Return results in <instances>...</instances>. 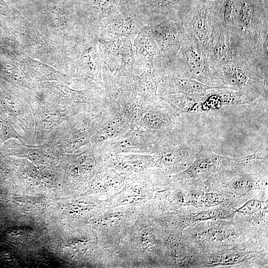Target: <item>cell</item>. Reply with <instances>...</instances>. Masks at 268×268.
I'll return each mask as SVG.
<instances>
[{
	"instance_id": "obj_1",
	"label": "cell",
	"mask_w": 268,
	"mask_h": 268,
	"mask_svg": "<svg viewBox=\"0 0 268 268\" xmlns=\"http://www.w3.org/2000/svg\"><path fill=\"white\" fill-rule=\"evenodd\" d=\"M268 65L258 59L236 54L212 70L224 89L244 92L256 99H268Z\"/></svg>"
},
{
	"instance_id": "obj_2",
	"label": "cell",
	"mask_w": 268,
	"mask_h": 268,
	"mask_svg": "<svg viewBox=\"0 0 268 268\" xmlns=\"http://www.w3.org/2000/svg\"><path fill=\"white\" fill-rule=\"evenodd\" d=\"M166 73L192 79L215 88L223 89L220 82L210 70L205 52L200 49L189 36L174 58L163 63Z\"/></svg>"
},
{
	"instance_id": "obj_3",
	"label": "cell",
	"mask_w": 268,
	"mask_h": 268,
	"mask_svg": "<svg viewBox=\"0 0 268 268\" xmlns=\"http://www.w3.org/2000/svg\"><path fill=\"white\" fill-rule=\"evenodd\" d=\"M16 25L14 37L30 57L51 66L70 63L64 42L46 37L29 21L21 20Z\"/></svg>"
},
{
	"instance_id": "obj_4",
	"label": "cell",
	"mask_w": 268,
	"mask_h": 268,
	"mask_svg": "<svg viewBox=\"0 0 268 268\" xmlns=\"http://www.w3.org/2000/svg\"><path fill=\"white\" fill-rule=\"evenodd\" d=\"M97 31L89 28L75 38L73 46L68 48L70 63L77 73L97 86L102 84V61L96 43Z\"/></svg>"
},
{
	"instance_id": "obj_5",
	"label": "cell",
	"mask_w": 268,
	"mask_h": 268,
	"mask_svg": "<svg viewBox=\"0 0 268 268\" xmlns=\"http://www.w3.org/2000/svg\"><path fill=\"white\" fill-rule=\"evenodd\" d=\"M202 144L200 139L189 135L181 128L157 142L153 153L160 164L186 167L193 162Z\"/></svg>"
},
{
	"instance_id": "obj_6",
	"label": "cell",
	"mask_w": 268,
	"mask_h": 268,
	"mask_svg": "<svg viewBox=\"0 0 268 268\" xmlns=\"http://www.w3.org/2000/svg\"><path fill=\"white\" fill-rule=\"evenodd\" d=\"M96 43L102 61L114 75L134 73L136 66L130 38L97 33Z\"/></svg>"
},
{
	"instance_id": "obj_7",
	"label": "cell",
	"mask_w": 268,
	"mask_h": 268,
	"mask_svg": "<svg viewBox=\"0 0 268 268\" xmlns=\"http://www.w3.org/2000/svg\"><path fill=\"white\" fill-rule=\"evenodd\" d=\"M166 76L163 70L145 69L140 74L134 73L113 75L110 79L120 90L138 96L149 103H158L157 90Z\"/></svg>"
},
{
	"instance_id": "obj_8",
	"label": "cell",
	"mask_w": 268,
	"mask_h": 268,
	"mask_svg": "<svg viewBox=\"0 0 268 268\" xmlns=\"http://www.w3.org/2000/svg\"><path fill=\"white\" fill-rule=\"evenodd\" d=\"M258 158L262 159L257 156L256 152L240 158L221 156L213 153L211 146L202 144L193 162L179 176L186 179L205 178L229 166L244 164Z\"/></svg>"
},
{
	"instance_id": "obj_9",
	"label": "cell",
	"mask_w": 268,
	"mask_h": 268,
	"mask_svg": "<svg viewBox=\"0 0 268 268\" xmlns=\"http://www.w3.org/2000/svg\"><path fill=\"white\" fill-rule=\"evenodd\" d=\"M163 58V63L172 60L188 37L184 22L163 19L148 24Z\"/></svg>"
},
{
	"instance_id": "obj_10",
	"label": "cell",
	"mask_w": 268,
	"mask_h": 268,
	"mask_svg": "<svg viewBox=\"0 0 268 268\" xmlns=\"http://www.w3.org/2000/svg\"><path fill=\"white\" fill-rule=\"evenodd\" d=\"M137 127L152 134L158 141L181 128L171 120L169 113L159 103H148Z\"/></svg>"
},
{
	"instance_id": "obj_11",
	"label": "cell",
	"mask_w": 268,
	"mask_h": 268,
	"mask_svg": "<svg viewBox=\"0 0 268 268\" xmlns=\"http://www.w3.org/2000/svg\"><path fill=\"white\" fill-rule=\"evenodd\" d=\"M102 114L95 136L96 142L103 144L133 128L119 105L113 101L109 100Z\"/></svg>"
},
{
	"instance_id": "obj_12",
	"label": "cell",
	"mask_w": 268,
	"mask_h": 268,
	"mask_svg": "<svg viewBox=\"0 0 268 268\" xmlns=\"http://www.w3.org/2000/svg\"><path fill=\"white\" fill-rule=\"evenodd\" d=\"M133 49L135 66L145 69L163 70V58L153 38L148 24L140 31L134 40Z\"/></svg>"
},
{
	"instance_id": "obj_13",
	"label": "cell",
	"mask_w": 268,
	"mask_h": 268,
	"mask_svg": "<svg viewBox=\"0 0 268 268\" xmlns=\"http://www.w3.org/2000/svg\"><path fill=\"white\" fill-rule=\"evenodd\" d=\"M144 26L142 18L129 12L117 10L101 20L97 33L135 38Z\"/></svg>"
},
{
	"instance_id": "obj_14",
	"label": "cell",
	"mask_w": 268,
	"mask_h": 268,
	"mask_svg": "<svg viewBox=\"0 0 268 268\" xmlns=\"http://www.w3.org/2000/svg\"><path fill=\"white\" fill-rule=\"evenodd\" d=\"M210 14V1L201 0L191 16L184 22L188 36L205 52L212 31Z\"/></svg>"
},
{
	"instance_id": "obj_15",
	"label": "cell",
	"mask_w": 268,
	"mask_h": 268,
	"mask_svg": "<svg viewBox=\"0 0 268 268\" xmlns=\"http://www.w3.org/2000/svg\"><path fill=\"white\" fill-rule=\"evenodd\" d=\"M158 139L147 131L135 127L125 134L103 143V147L115 152L128 151L153 152Z\"/></svg>"
},
{
	"instance_id": "obj_16",
	"label": "cell",
	"mask_w": 268,
	"mask_h": 268,
	"mask_svg": "<svg viewBox=\"0 0 268 268\" xmlns=\"http://www.w3.org/2000/svg\"><path fill=\"white\" fill-rule=\"evenodd\" d=\"M205 53L211 71L231 60L236 54L228 30L212 26Z\"/></svg>"
},
{
	"instance_id": "obj_17",
	"label": "cell",
	"mask_w": 268,
	"mask_h": 268,
	"mask_svg": "<svg viewBox=\"0 0 268 268\" xmlns=\"http://www.w3.org/2000/svg\"><path fill=\"white\" fill-rule=\"evenodd\" d=\"M215 88L194 79L180 77L169 73L159 84L157 95L159 97L168 94H183L202 96H205L207 90Z\"/></svg>"
},
{
	"instance_id": "obj_18",
	"label": "cell",
	"mask_w": 268,
	"mask_h": 268,
	"mask_svg": "<svg viewBox=\"0 0 268 268\" xmlns=\"http://www.w3.org/2000/svg\"><path fill=\"white\" fill-rule=\"evenodd\" d=\"M204 96L168 94L161 96L159 98L170 106L174 115H178L187 113L202 112Z\"/></svg>"
},
{
	"instance_id": "obj_19",
	"label": "cell",
	"mask_w": 268,
	"mask_h": 268,
	"mask_svg": "<svg viewBox=\"0 0 268 268\" xmlns=\"http://www.w3.org/2000/svg\"><path fill=\"white\" fill-rule=\"evenodd\" d=\"M120 0H92L94 9L93 25L98 26L104 18L116 12Z\"/></svg>"
},
{
	"instance_id": "obj_20",
	"label": "cell",
	"mask_w": 268,
	"mask_h": 268,
	"mask_svg": "<svg viewBox=\"0 0 268 268\" xmlns=\"http://www.w3.org/2000/svg\"><path fill=\"white\" fill-rule=\"evenodd\" d=\"M230 234V230L227 228L217 226L209 229L206 232V235L213 241L220 242L228 238Z\"/></svg>"
},
{
	"instance_id": "obj_21",
	"label": "cell",
	"mask_w": 268,
	"mask_h": 268,
	"mask_svg": "<svg viewBox=\"0 0 268 268\" xmlns=\"http://www.w3.org/2000/svg\"><path fill=\"white\" fill-rule=\"evenodd\" d=\"M263 202L255 199L250 200L238 208L236 211L245 215L253 214L262 208Z\"/></svg>"
},
{
	"instance_id": "obj_22",
	"label": "cell",
	"mask_w": 268,
	"mask_h": 268,
	"mask_svg": "<svg viewBox=\"0 0 268 268\" xmlns=\"http://www.w3.org/2000/svg\"><path fill=\"white\" fill-rule=\"evenodd\" d=\"M223 213L218 209L213 208L200 211L192 217L194 222H200L209 219L223 217Z\"/></svg>"
},
{
	"instance_id": "obj_23",
	"label": "cell",
	"mask_w": 268,
	"mask_h": 268,
	"mask_svg": "<svg viewBox=\"0 0 268 268\" xmlns=\"http://www.w3.org/2000/svg\"><path fill=\"white\" fill-rule=\"evenodd\" d=\"M204 193L200 191H192L190 192L187 197V202L190 205H201L203 203Z\"/></svg>"
},
{
	"instance_id": "obj_24",
	"label": "cell",
	"mask_w": 268,
	"mask_h": 268,
	"mask_svg": "<svg viewBox=\"0 0 268 268\" xmlns=\"http://www.w3.org/2000/svg\"><path fill=\"white\" fill-rule=\"evenodd\" d=\"M223 198L220 195L215 193H209L204 195L203 203L206 205H215L223 201Z\"/></svg>"
},
{
	"instance_id": "obj_25",
	"label": "cell",
	"mask_w": 268,
	"mask_h": 268,
	"mask_svg": "<svg viewBox=\"0 0 268 268\" xmlns=\"http://www.w3.org/2000/svg\"><path fill=\"white\" fill-rule=\"evenodd\" d=\"M244 257L242 254H229L222 258L221 262L226 264H231L243 261Z\"/></svg>"
}]
</instances>
